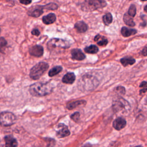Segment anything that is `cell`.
<instances>
[{"instance_id":"obj_33","label":"cell","mask_w":147,"mask_h":147,"mask_svg":"<svg viewBox=\"0 0 147 147\" xmlns=\"http://www.w3.org/2000/svg\"><path fill=\"white\" fill-rule=\"evenodd\" d=\"M146 91H147V88H144L140 91V94H142V93H145Z\"/></svg>"},{"instance_id":"obj_15","label":"cell","mask_w":147,"mask_h":147,"mask_svg":"<svg viewBox=\"0 0 147 147\" xmlns=\"http://www.w3.org/2000/svg\"><path fill=\"white\" fill-rule=\"evenodd\" d=\"M56 20V15L52 13H49L46 16H44L42 18L43 23L46 25L53 24L54 22H55Z\"/></svg>"},{"instance_id":"obj_21","label":"cell","mask_w":147,"mask_h":147,"mask_svg":"<svg viewBox=\"0 0 147 147\" xmlns=\"http://www.w3.org/2000/svg\"><path fill=\"white\" fill-rule=\"evenodd\" d=\"M132 17L130 16L128 13H126L123 16V21L128 26H134L135 25V23L133 21V18H131Z\"/></svg>"},{"instance_id":"obj_19","label":"cell","mask_w":147,"mask_h":147,"mask_svg":"<svg viewBox=\"0 0 147 147\" xmlns=\"http://www.w3.org/2000/svg\"><path fill=\"white\" fill-rule=\"evenodd\" d=\"M94 41L97 42V44L100 46H106L108 43L107 39L103 36L97 34L94 37Z\"/></svg>"},{"instance_id":"obj_10","label":"cell","mask_w":147,"mask_h":147,"mask_svg":"<svg viewBox=\"0 0 147 147\" xmlns=\"http://www.w3.org/2000/svg\"><path fill=\"white\" fill-rule=\"evenodd\" d=\"M29 53L31 55L35 57H41L44 53V48L42 46L36 45L29 49Z\"/></svg>"},{"instance_id":"obj_26","label":"cell","mask_w":147,"mask_h":147,"mask_svg":"<svg viewBox=\"0 0 147 147\" xmlns=\"http://www.w3.org/2000/svg\"><path fill=\"white\" fill-rule=\"evenodd\" d=\"M71 118L74 121H75V122H78L79 119H80V113L78 111L73 113L71 115Z\"/></svg>"},{"instance_id":"obj_31","label":"cell","mask_w":147,"mask_h":147,"mask_svg":"<svg viewBox=\"0 0 147 147\" xmlns=\"http://www.w3.org/2000/svg\"><path fill=\"white\" fill-rule=\"evenodd\" d=\"M147 87V82H142L140 85V87L146 88Z\"/></svg>"},{"instance_id":"obj_16","label":"cell","mask_w":147,"mask_h":147,"mask_svg":"<svg viewBox=\"0 0 147 147\" xmlns=\"http://www.w3.org/2000/svg\"><path fill=\"white\" fill-rule=\"evenodd\" d=\"M75 28L79 33H84L88 29L87 25L83 21H78L75 24Z\"/></svg>"},{"instance_id":"obj_30","label":"cell","mask_w":147,"mask_h":147,"mask_svg":"<svg viewBox=\"0 0 147 147\" xmlns=\"http://www.w3.org/2000/svg\"><path fill=\"white\" fill-rule=\"evenodd\" d=\"M20 2L24 5H29L32 2V0H19Z\"/></svg>"},{"instance_id":"obj_4","label":"cell","mask_w":147,"mask_h":147,"mask_svg":"<svg viewBox=\"0 0 147 147\" xmlns=\"http://www.w3.org/2000/svg\"><path fill=\"white\" fill-rule=\"evenodd\" d=\"M58 6L57 4L53 2H50L45 5H37L33 6L28 10L27 13L29 16L38 17L43 13V9L54 10H56Z\"/></svg>"},{"instance_id":"obj_27","label":"cell","mask_w":147,"mask_h":147,"mask_svg":"<svg viewBox=\"0 0 147 147\" xmlns=\"http://www.w3.org/2000/svg\"><path fill=\"white\" fill-rule=\"evenodd\" d=\"M0 45H1V49L3 47H6V45H7V42H6V41L5 40V39L3 37H1V39H0Z\"/></svg>"},{"instance_id":"obj_18","label":"cell","mask_w":147,"mask_h":147,"mask_svg":"<svg viewBox=\"0 0 147 147\" xmlns=\"http://www.w3.org/2000/svg\"><path fill=\"white\" fill-rule=\"evenodd\" d=\"M86 104V101L80 100H76L72 102H71L67 105V108L69 110H72L75 109L80 106H84Z\"/></svg>"},{"instance_id":"obj_13","label":"cell","mask_w":147,"mask_h":147,"mask_svg":"<svg viewBox=\"0 0 147 147\" xmlns=\"http://www.w3.org/2000/svg\"><path fill=\"white\" fill-rule=\"evenodd\" d=\"M4 140L5 141V144L6 146L16 147L18 145V143L16 139L10 135L6 136L4 137Z\"/></svg>"},{"instance_id":"obj_12","label":"cell","mask_w":147,"mask_h":147,"mask_svg":"<svg viewBox=\"0 0 147 147\" xmlns=\"http://www.w3.org/2000/svg\"><path fill=\"white\" fill-rule=\"evenodd\" d=\"M72 58L76 60H82L86 58L85 55L80 49H73L71 50Z\"/></svg>"},{"instance_id":"obj_35","label":"cell","mask_w":147,"mask_h":147,"mask_svg":"<svg viewBox=\"0 0 147 147\" xmlns=\"http://www.w3.org/2000/svg\"><path fill=\"white\" fill-rule=\"evenodd\" d=\"M141 1H146L147 0H141Z\"/></svg>"},{"instance_id":"obj_5","label":"cell","mask_w":147,"mask_h":147,"mask_svg":"<svg viewBox=\"0 0 147 147\" xmlns=\"http://www.w3.org/2000/svg\"><path fill=\"white\" fill-rule=\"evenodd\" d=\"M49 65L48 63L41 61L33 66L30 71V77L33 80H37L48 69Z\"/></svg>"},{"instance_id":"obj_6","label":"cell","mask_w":147,"mask_h":147,"mask_svg":"<svg viewBox=\"0 0 147 147\" xmlns=\"http://www.w3.org/2000/svg\"><path fill=\"white\" fill-rule=\"evenodd\" d=\"M107 5L105 0H85L82 5V9L84 11H94L103 8Z\"/></svg>"},{"instance_id":"obj_3","label":"cell","mask_w":147,"mask_h":147,"mask_svg":"<svg viewBox=\"0 0 147 147\" xmlns=\"http://www.w3.org/2000/svg\"><path fill=\"white\" fill-rule=\"evenodd\" d=\"M70 47L69 41L58 38H53L47 43L48 49L51 52H59L62 49H65Z\"/></svg>"},{"instance_id":"obj_24","label":"cell","mask_w":147,"mask_h":147,"mask_svg":"<svg viewBox=\"0 0 147 147\" xmlns=\"http://www.w3.org/2000/svg\"><path fill=\"white\" fill-rule=\"evenodd\" d=\"M102 20L105 25H109L113 21V16L110 13H107L103 16Z\"/></svg>"},{"instance_id":"obj_23","label":"cell","mask_w":147,"mask_h":147,"mask_svg":"<svg viewBox=\"0 0 147 147\" xmlns=\"http://www.w3.org/2000/svg\"><path fill=\"white\" fill-rule=\"evenodd\" d=\"M84 50L86 53L94 54L98 52L99 49L98 47L95 45H90L88 47H86Z\"/></svg>"},{"instance_id":"obj_1","label":"cell","mask_w":147,"mask_h":147,"mask_svg":"<svg viewBox=\"0 0 147 147\" xmlns=\"http://www.w3.org/2000/svg\"><path fill=\"white\" fill-rule=\"evenodd\" d=\"M53 87L50 83L38 82L30 86L29 91L30 94L34 96H43L51 94Z\"/></svg>"},{"instance_id":"obj_8","label":"cell","mask_w":147,"mask_h":147,"mask_svg":"<svg viewBox=\"0 0 147 147\" xmlns=\"http://www.w3.org/2000/svg\"><path fill=\"white\" fill-rule=\"evenodd\" d=\"M113 109L115 112L127 110L130 109L129 103L122 98H119L113 102Z\"/></svg>"},{"instance_id":"obj_7","label":"cell","mask_w":147,"mask_h":147,"mask_svg":"<svg viewBox=\"0 0 147 147\" xmlns=\"http://www.w3.org/2000/svg\"><path fill=\"white\" fill-rule=\"evenodd\" d=\"M0 121L2 126H9L14 124L16 120L15 115L9 111H2L1 113Z\"/></svg>"},{"instance_id":"obj_32","label":"cell","mask_w":147,"mask_h":147,"mask_svg":"<svg viewBox=\"0 0 147 147\" xmlns=\"http://www.w3.org/2000/svg\"><path fill=\"white\" fill-rule=\"evenodd\" d=\"M142 54L143 56H147V47H145L142 51Z\"/></svg>"},{"instance_id":"obj_25","label":"cell","mask_w":147,"mask_h":147,"mask_svg":"<svg viewBox=\"0 0 147 147\" xmlns=\"http://www.w3.org/2000/svg\"><path fill=\"white\" fill-rule=\"evenodd\" d=\"M127 13L131 16L132 17H134L136 16V7L134 5H131L129 10H128V12Z\"/></svg>"},{"instance_id":"obj_22","label":"cell","mask_w":147,"mask_h":147,"mask_svg":"<svg viewBox=\"0 0 147 147\" xmlns=\"http://www.w3.org/2000/svg\"><path fill=\"white\" fill-rule=\"evenodd\" d=\"M62 69H63L62 67L59 66V65L55 66V67H53L52 69H51L49 71L48 75L50 77H53L55 75H56L58 74L59 73H60L62 71Z\"/></svg>"},{"instance_id":"obj_11","label":"cell","mask_w":147,"mask_h":147,"mask_svg":"<svg viewBox=\"0 0 147 147\" xmlns=\"http://www.w3.org/2000/svg\"><path fill=\"white\" fill-rule=\"evenodd\" d=\"M126 125V121L125 119L122 117H118L116 118L113 123V127L117 130H120L123 127H125Z\"/></svg>"},{"instance_id":"obj_34","label":"cell","mask_w":147,"mask_h":147,"mask_svg":"<svg viewBox=\"0 0 147 147\" xmlns=\"http://www.w3.org/2000/svg\"><path fill=\"white\" fill-rule=\"evenodd\" d=\"M144 11H145V12H146V13H147V5H146V6L144 7Z\"/></svg>"},{"instance_id":"obj_28","label":"cell","mask_w":147,"mask_h":147,"mask_svg":"<svg viewBox=\"0 0 147 147\" xmlns=\"http://www.w3.org/2000/svg\"><path fill=\"white\" fill-rule=\"evenodd\" d=\"M117 90H118V92H119V93L122 94H125V88L123 87H117V88H116Z\"/></svg>"},{"instance_id":"obj_2","label":"cell","mask_w":147,"mask_h":147,"mask_svg":"<svg viewBox=\"0 0 147 147\" xmlns=\"http://www.w3.org/2000/svg\"><path fill=\"white\" fill-rule=\"evenodd\" d=\"M98 83L99 82L95 78L86 75L79 80L78 86L79 89L82 91H90L97 87Z\"/></svg>"},{"instance_id":"obj_9","label":"cell","mask_w":147,"mask_h":147,"mask_svg":"<svg viewBox=\"0 0 147 147\" xmlns=\"http://www.w3.org/2000/svg\"><path fill=\"white\" fill-rule=\"evenodd\" d=\"M58 130L56 131V136L58 138H63L68 136L70 134V131L68 129L67 126L64 123L58 124Z\"/></svg>"},{"instance_id":"obj_29","label":"cell","mask_w":147,"mask_h":147,"mask_svg":"<svg viewBox=\"0 0 147 147\" xmlns=\"http://www.w3.org/2000/svg\"><path fill=\"white\" fill-rule=\"evenodd\" d=\"M32 34L34 36H38L40 35V32L39 31L38 29H34L32 31Z\"/></svg>"},{"instance_id":"obj_20","label":"cell","mask_w":147,"mask_h":147,"mask_svg":"<svg viewBox=\"0 0 147 147\" xmlns=\"http://www.w3.org/2000/svg\"><path fill=\"white\" fill-rule=\"evenodd\" d=\"M121 64L124 66L126 67L128 65H132L135 62L136 60L130 57H123L120 60Z\"/></svg>"},{"instance_id":"obj_17","label":"cell","mask_w":147,"mask_h":147,"mask_svg":"<svg viewBox=\"0 0 147 147\" xmlns=\"http://www.w3.org/2000/svg\"><path fill=\"white\" fill-rule=\"evenodd\" d=\"M121 34L123 37H127L129 36H130L131 35H134L136 34L137 30L134 29H131V28H128L125 26H123L121 30Z\"/></svg>"},{"instance_id":"obj_14","label":"cell","mask_w":147,"mask_h":147,"mask_svg":"<svg viewBox=\"0 0 147 147\" xmlns=\"http://www.w3.org/2000/svg\"><path fill=\"white\" fill-rule=\"evenodd\" d=\"M75 75L74 72L67 73L62 78V82L66 84H72L75 80Z\"/></svg>"}]
</instances>
